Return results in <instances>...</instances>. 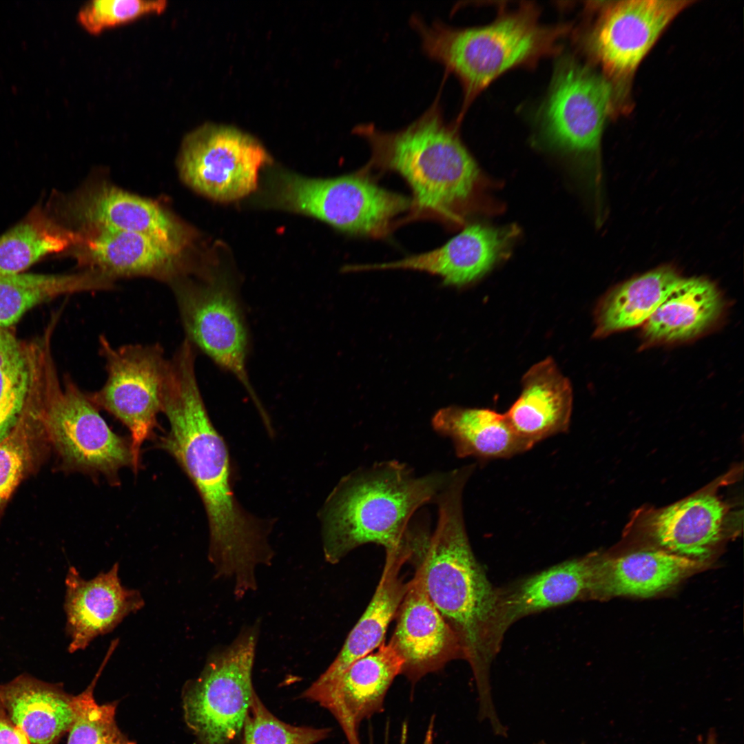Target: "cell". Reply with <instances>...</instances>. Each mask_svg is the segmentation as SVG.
Here are the masks:
<instances>
[{"label": "cell", "instance_id": "6da1fadb", "mask_svg": "<svg viewBox=\"0 0 744 744\" xmlns=\"http://www.w3.org/2000/svg\"><path fill=\"white\" fill-rule=\"evenodd\" d=\"M196 352L182 347L169 360L161 412L169 430L158 446L174 457L196 488L207 517L208 557L216 577L237 586L256 581V569L270 565V519L247 511L233 490L227 446L207 411L196 376Z\"/></svg>", "mask_w": 744, "mask_h": 744}, {"label": "cell", "instance_id": "7a4b0ae2", "mask_svg": "<svg viewBox=\"0 0 744 744\" xmlns=\"http://www.w3.org/2000/svg\"><path fill=\"white\" fill-rule=\"evenodd\" d=\"M468 477L455 475L436 498L438 521L433 533L422 528L409 559L430 601L459 639L476 681L479 707L493 703L490 663L502 637L498 626L499 589L476 559L466 530L463 490Z\"/></svg>", "mask_w": 744, "mask_h": 744}, {"label": "cell", "instance_id": "3957f363", "mask_svg": "<svg viewBox=\"0 0 744 744\" xmlns=\"http://www.w3.org/2000/svg\"><path fill=\"white\" fill-rule=\"evenodd\" d=\"M371 156L363 168L393 171L413 194L414 215L459 225L485 209L489 183L463 144L457 125L445 121L439 99L415 121L395 132L372 124L354 127Z\"/></svg>", "mask_w": 744, "mask_h": 744}, {"label": "cell", "instance_id": "277c9868", "mask_svg": "<svg viewBox=\"0 0 744 744\" xmlns=\"http://www.w3.org/2000/svg\"><path fill=\"white\" fill-rule=\"evenodd\" d=\"M453 471L417 476L397 461L376 463L344 476L319 512L326 561L335 564L366 544L386 551L410 546L413 515L435 502Z\"/></svg>", "mask_w": 744, "mask_h": 744}, {"label": "cell", "instance_id": "5b68a950", "mask_svg": "<svg viewBox=\"0 0 744 744\" xmlns=\"http://www.w3.org/2000/svg\"><path fill=\"white\" fill-rule=\"evenodd\" d=\"M539 13L536 6L528 3L512 11L502 10L494 21L482 27L459 28L437 21L428 24L416 16L411 23L424 53L462 84L463 114L475 97L503 73L535 65L560 51L571 27L544 25Z\"/></svg>", "mask_w": 744, "mask_h": 744}, {"label": "cell", "instance_id": "8992f818", "mask_svg": "<svg viewBox=\"0 0 744 744\" xmlns=\"http://www.w3.org/2000/svg\"><path fill=\"white\" fill-rule=\"evenodd\" d=\"M45 334L34 346L30 389L47 437L65 469L118 483V471L134 468L130 440L115 433L99 409L68 376L59 380Z\"/></svg>", "mask_w": 744, "mask_h": 744}, {"label": "cell", "instance_id": "52a82bcc", "mask_svg": "<svg viewBox=\"0 0 744 744\" xmlns=\"http://www.w3.org/2000/svg\"><path fill=\"white\" fill-rule=\"evenodd\" d=\"M267 203L312 216L347 234L386 237L413 200L378 185L362 169L331 178L279 171L269 181Z\"/></svg>", "mask_w": 744, "mask_h": 744}, {"label": "cell", "instance_id": "ba28073f", "mask_svg": "<svg viewBox=\"0 0 744 744\" xmlns=\"http://www.w3.org/2000/svg\"><path fill=\"white\" fill-rule=\"evenodd\" d=\"M258 622L241 629L228 645L211 650L198 676L182 692L185 723L196 744H234L256 692L252 670Z\"/></svg>", "mask_w": 744, "mask_h": 744}, {"label": "cell", "instance_id": "9c48e42d", "mask_svg": "<svg viewBox=\"0 0 744 744\" xmlns=\"http://www.w3.org/2000/svg\"><path fill=\"white\" fill-rule=\"evenodd\" d=\"M99 342L107 379L99 390L87 394L99 409L112 415L129 430L133 471L136 472L141 446L158 425L169 359L159 344L115 347L105 335Z\"/></svg>", "mask_w": 744, "mask_h": 744}, {"label": "cell", "instance_id": "30bf717a", "mask_svg": "<svg viewBox=\"0 0 744 744\" xmlns=\"http://www.w3.org/2000/svg\"><path fill=\"white\" fill-rule=\"evenodd\" d=\"M612 99V89L605 78L572 56H563L538 115L542 140L570 156L596 153Z\"/></svg>", "mask_w": 744, "mask_h": 744}, {"label": "cell", "instance_id": "8fae6325", "mask_svg": "<svg viewBox=\"0 0 744 744\" xmlns=\"http://www.w3.org/2000/svg\"><path fill=\"white\" fill-rule=\"evenodd\" d=\"M174 287L186 339L233 375L265 415L247 373L248 333L231 282L225 276L213 275L202 282H178Z\"/></svg>", "mask_w": 744, "mask_h": 744}, {"label": "cell", "instance_id": "7c38bea8", "mask_svg": "<svg viewBox=\"0 0 744 744\" xmlns=\"http://www.w3.org/2000/svg\"><path fill=\"white\" fill-rule=\"evenodd\" d=\"M254 138L233 127L205 125L184 139L179 167L185 181L216 200L232 201L255 190L269 161Z\"/></svg>", "mask_w": 744, "mask_h": 744}, {"label": "cell", "instance_id": "4fadbf2b", "mask_svg": "<svg viewBox=\"0 0 744 744\" xmlns=\"http://www.w3.org/2000/svg\"><path fill=\"white\" fill-rule=\"evenodd\" d=\"M692 1L628 0L608 5L586 39L606 73L632 74L666 26Z\"/></svg>", "mask_w": 744, "mask_h": 744}, {"label": "cell", "instance_id": "5bb4252c", "mask_svg": "<svg viewBox=\"0 0 744 744\" xmlns=\"http://www.w3.org/2000/svg\"><path fill=\"white\" fill-rule=\"evenodd\" d=\"M402 665L393 647L384 642L375 652L355 660L335 678L325 682L315 681L300 696L332 714L348 744H361V723L382 712L387 692L401 674Z\"/></svg>", "mask_w": 744, "mask_h": 744}, {"label": "cell", "instance_id": "9a60e30c", "mask_svg": "<svg viewBox=\"0 0 744 744\" xmlns=\"http://www.w3.org/2000/svg\"><path fill=\"white\" fill-rule=\"evenodd\" d=\"M395 618L389 643L403 661L401 674L412 683L452 660L464 659L459 637L430 601L416 571Z\"/></svg>", "mask_w": 744, "mask_h": 744}, {"label": "cell", "instance_id": "2e32d148", "mask_svg": "<svg viewBox=\"0 0 744 744\" xmlns=\"http://www.w3.org/2000/svg\"><path fill=\"white\" fill-rule=\"evenodd\" d=\"M515 226H467L442 247L382 264L360 265L361 270L410 269L440 276L447 285L462 286L484 276L504 258L518 235Z\"/></svg>", "mask_w": 744, "mask_h": 744}, {"label": "cell", "instance_id": "e0dca14e", "mask_svg": "<svg viewBox=\"0 0 744 744\" xmlns=\"http://www.w3.org/2000/svg\"><path fill=\"white\" fill-rule=\"evenodd\" d=\"M118 564L85 580L73 566L65 578L66 634L70 653L85 649L97 637L112 631L125 617L141 609L139 591L124 587Z\"/></svg>", "mask_w": 744, "mask_h": 744}, {"label": "cell", "instance_id": "ac0fdd59", "mask_svg": "<svg viewBox=\"0 0 744 744\" xmlns=\"http://www.w3.org/2000/svg\"><path fill=\"white\" fill-rule=\"evenodd\" d=\"M69 211L90 228L107 227L152 237L180 254L187 243L183 227L158 204L103 185L75 198Z\"/></svg>", "mask_w": 744, "mask_h": 744}, {"label": "cell", "instance_id": "d6986e66", "mask_svg": "<svg viewBox=\"0 0 744 744\" xmlns=\"http://www.w3.org/2000/svg\"><path fill=\"white\" fill-rule=\"evenodd\" d=\"M519 397L504 414L516 434L530 448L568 429L572 389L552 358L532 366L523 375Z\"/></svg>", "mask_w": 744, "mask_h": 744}, {"label": "cell", "instance_id": "ffe728a7", "mask_svg": "<svg viewBox=\"0 0 744 744\" xmlns=\"http://www.w3.org/2000/svg\"><path fill=\"white\" fill-rule=\"evenodd\" d=\"M591 577L590 556L560 563L499 589L501 636L522 617L590 596Z\"/></svg>", "mask_w": 744, "mask_h": 744}, {"label": "cell", "instance_id": "44dd1931", "mask_svg": "<svg viewBox=\"0 0 744 744\" xmlns=\"http://www.w3.org/2000/svg\"><path fill=\"white\" fill-rule=\"evenodd\" d=\"M699 566V561L666 550H641L612 559L592 556L590 596L650 597Z\"/></svg>", "mask_w": 744, "mask_h": 744}, {"label": "cell", "instance_id": "7402d4cb", "mask_svg": "<svg viewBox=\"0 0 744 744\" xmlns=\"http://www.w3.org/2000/svg\"><path fill=\"white\" fill-rule=\"evenodd\" d=\"M84 242L83 261L94 271L114 277L172 279L179 254L148 236L107 227L91 228Z\"/></svg>", "mask_w": 744, "mask_h": 744}, {"label": "cell", "instance_id": "603a6c76", "mask_svg": "<svg viewBox=\"0 0 744 744\" xmlns=\"http://www.w3.org/2000/svg\"><path fill=\"white\" fill-rule=\"evenodd\" d=\"M385 552L382 574L369 604L349 632L340 652L317 681L335 678L353 661L384 642L388 626L395 617L409 587V581H404L400 571L409 561L411 550L405 547Z\"/></svg>", "mask_w": 744, "mask_h": 744}, {"label": "cell", "instance_id": "cb8c5ba5", "mask_svg": "<svg viewBox=\"0 0 744 744\" xmlns=\"http://www.w3.org/2000/svg\"><path fill=\"white\" fill-rule=\"evenodd\" d=\"M0 705L31 744H54L74 717L73 696L26 674L0 685Z\"/></svg>", "mask_w": 744, "mask_h": 744}, {"label": "cell", "instance_id": "d4e9b609", "mask_svg": "<svg viewBox=\"0 0 744 744\" xmlns=\"http://www.w3.org/2000/svg\"><path fill=\"white\" fill-rule=\"evenodd\" d=\"M725 513L717 497L698 495L657 513L651 521L652 533L666 551L700 562L719 540Z\"/></svg>", "mask_w": 744, "mask_h": 744}, {"label": "cell", "instance_id": "484cf974", "mask_svg": "<svg viewBox=\"0 0 744 744\" xmlns=\"http://www.w3.org/2000/svg\"><path fill=\"white\" fill-rule=\"evenodd\" d=\"M432 425L451 439L458 457L508 458L530 449L504 413L489 409L442 408L435 414Z\"/></svg>", "mask_w": 744, "mask_h": 744}, {"label": "cell", "instance_id": "4316f807", "mask_svg": "<svg viewBox=\"0 0 744 744\" xmlns=\"http://www.w3.org/2000/svg\"><path fill=\"white\" fill-rule=\"evenodd\" d=\"M723 307L712 282L702 278H682L645 322L644 335L660 342L695 338L716 321Z\"/></svg>", "mask_w": 744, "mask_h": 744}, {"label": "cell", "instance_id": "83f0119b", "mask_svg": "<svg viewBox=\"0 0 744 744\" xmlns=\"http://www.w3.org/2000/svg\"><path fill=\"white\" fill-rule=\"evenodd\" d=\"M682 277L664 267L629 280L609 292L596 314L595 336H603L646 322Z\"/></svg>", "mask_w": 744, "mask_h": 744}, {"label": "cell", "instance_id": "f1b7e54d", "mask_svg": "<svg viewBox=\"0 0 744 744\" xmlns=\"http://www.w3.org/2000/svg\"><path fill=\"white\" fill-rule=\"evenodd\" d=\"M112 287V280L95 271L0 275V327L11 328L29 309L59 296Z\"/></svg>", "mask_w": 744, "mask_h": 744}, {"label": "cell", "instance_id": "f546056e", "mask_svg": "<svg viewBox=\"0 0 744 744\" xmlns=\"http://www.w3.org/2000/svg\"><path fill=\"white\" fill-rule=\"evenodd\" d=\"M76 241L79 236L64 230L43 209L35 207L0 238V275L19 273L42 257Z\"/></svg>", "mask_w": 744, "mask_h": 744}, {"label": "cell", "instance_id": "4dcf8cb0", "mask_svg": "<svg viewBox=\"0 0 744 744\" xmlns=\"http://www.w3.org/2000/svg\"><path fill=\"white\" fill-rule=\"evenodd\" d=\"M31 375L32 341L20 340L11 328L0 327V441L23 411Z\"/></svg>", "mask_w": 744, "mask_h": 744}, {"label": "cell", "instance_id": "1f68e13d", "mask_svg": "<svg viewBox=\"0 0 744 744\" xmlns=\"http://www.w3.org/2000/svg\"><path fill=\"white\" fill-rule=\"evenodd\" d=\"M42 438L48 437L36 401L28 393L18 421L0 441V513L34 463Z\"/></svg>", "mask_w": 744, "mask_h": 744}, {"label": "cell", "instance_id": "d6a6232c", "mask_svg": "<svg viewBox=\"0 0 744 744\" xmlns=\"http://www.w3.org/2000/svg\"><path fill=\"white\" fill-rule=\"evenodd\" d=\"M116 645V643H112L91 683L83 692L73 696L74 717L69 730L68 744H136L116 725L117 703L99 705L93 694L96 683Z\"/></svg>", "mask_w": 744, "mask_h": 744}, {"label": "cell", "instance_id": "836d02e7", "mask_svg": "<svg viewBox=\"0 0 744 744\" xmlns=\"http://www.w3.org/2000/svg\"><path fill=\"white\" fill-rule=\"evenodd\" d=\"M327 727L295 726L280 720L255 692L241 732L240 744H316L327 738Z\"/></svg>", "mask_w": 744, "mask_h": 744}, {"label": "cell", "instance_id": "e575fe53", "mask_svg": "<svg viewBox=\"0 0 744 744\" xmlns=\"http://www.w3.org/2000/svg\"><path fill=\"white\" fill-rule=\"evenodd\" d=\"M166 7L165 0H94L82 7L78 20L89 32L97 33L147 13H161Z\"/></svg>", "mask_w": 744, "mask_h": 744}, {"label": "cell", "instance_id": "d590c367", "mask_svg": "<svg viewBox=\"0 0 744 744\" xmlns=\"http://www.w3.org/2000/svg\"><path fill=\"white\" fill-rule=\"evenodd\" d=\"M0 744H31L26 734L12 722L1 705Z\"/></svg>", "mask_w": 744, "mask_h": 744}, {"label": "cell", "instance_id": "8d00e7d4", "mask_svg": "<svg viewBox=\"0 0 744 744\" xmlns=\"http://www.w3.org/2000/svg\"><path fill=\"white\" fill-rule=\"evenodd\" d=\"M408 736V727L406 725H402L401 729V734L399 744H406Z\"/></svg>", "mask_w": 744, "mask_h": 744}, {"label": "cell", "instance_id": "74e56055", "mask_svg": "<svg viewBox=\"0 0 744 744\" xmlns=\"http://www.w3.org/2000/svg\"><path fill=\"white\" fill-rule=\"evenodd\" d=\"M705 744H718L716 734L714 731H711L708 734L707 738Z\"/></svg>", "mask_w": 744, "mask_h": 744}, {"label": "cell", "instance_id": "f35d334b", "mask_svg": "<svg viewBox=\"0 0 744 744\" xmlns=\"http://www.w3.org/2000/svg\"><path fill=\"white\" fill-rule=\"evenodd\" d=\"M541 744H544V743H541Z\"/></svg>", "mask_w": 744, "mask_h": 744}]
</instances>
